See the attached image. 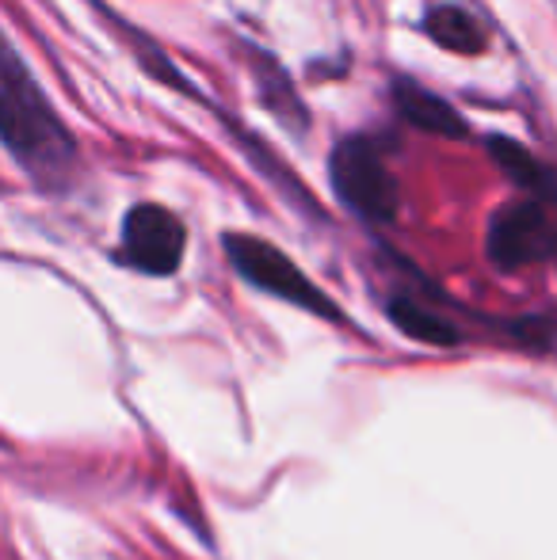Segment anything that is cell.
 <instances>
[{"mask_svg":"<svg viewBox=\"0 0 557 560\" xmlns=\"http://www.w3.org/2000/svg\"><path fill=\"white\" fill-rule=\"evenodd\" d=\"M423 31H428V38L436 46H443V50H451V54H466V58H477V54H485V46H489L485 23L477 20L469 8L451 4V0L431 4L428 12H423Z\"/></svg>","mask_w":557,"mask_h":560,"instance_id":"obj_9","label":"cell"},{"mask_svg":"<svg viewBox=\"0 0 557 560\" xmlns=\"http://www.w3.org/2000/svg\"><path fill=\"white\" fill-rule=\"evenodd\" d=\"M390 100H394V112L402 122L417 126V130L431 133V138L459 141L469 133V126H466V118L459 115V107L446 104V100L436 96V92L420 89V84L409 81V77H397V81L390 84Z\"/></svg>","mask_w":557,"mask_h":560,"instance_id":"obj_6","label":"cell"},{"mask_svg":"<svg viewBox=\"0 0 557 560\" xmlns=\"http://www.w3.org/2000/svg\"><path fill=\"white\" fill-rule=\"evenodd\" d=\"M485 256L497 271H523L557 259V207L523 195L492 210L485 225Z\"/></svg>","mask_w":557,"mask_h":560,"instance_id":"obj_4","label":"cell"},{"mask_svg":"<svg viewBox=\"0 0 557 560\" xmlns=\"http://www.w3.org/2000/svg\"><path fill=\"white\" fill-rule=\"evenodd\" d=\"M245 61L248 69H253L256 77V89H260V100L268 104V112L279 115V122L287 126L290 133H305L310 130V112H305V104L298 100L294 84H290V77L282 73L279 61H271L264 50H253V46H245Z\"/></svg>","mask_w":557,"mask_h":560,"instance_id":"obj_8","label":"cell"},{"mask_svg":"<svg viewBox=\"0 0 557 560\" xmlns=\"http://www.w3.org/2000/svg\"><path fill=\"white\" fill-rule=\"evenodd\" d=\"M225 256H230L233 271L248 282V287L264 290V294L290 302L305 313H317L325 320H340V305L310 279L298 271V264L276 244H268L256 233H225Z\"/></svg>","mask_w":557,"mask_h":560,"instance_id":"obj_3","label":"cell"},{"mask_svg":"<svg viewBox=\"0 0 557 560\" xmlns=\"http://www.w3.org/2000/svg\"><path fill=\"white\" fill-rule=\"evenodd\" d=\"M485 149H489V156L500 164V172H504L527 199H543V202H550V207H557L554 164H546L538 153H531L527 145H520L515 138H504V133H492V138L485 141Z\"/></svg>","mask_w":557,"mask_h":560,"instance_id":"obj_7","label":"cell"},{"mask_svg":"<svg viewBox=\"0 0 557 560\" xmlns=\"http://www.w3.org/2000/svg\"><path fill=\"white\" fill-rule=\"evenodd\" d=\"M554 264H557V259H554Z\"/></svg>","mask_w":557,"mask_h":560,"instance_id":"obj_11","label":"cell"},{"mask_svg":"<svg viewBox=\"0 0 557 560\" xmlns=\"http://www.w3.org/2000/svg\"><path fill=\"white\" fill-rule=\"evenodd\" d=\"M328 179L344 207L371 225L397 222L402 187L386 164V145L379 133H348L328 153Z\"/></svg>","mask_w":557,"mask_h":560,"instance_id":"obj_2","label":"cell"},{"mask_svg":"<svg viewBox=\"0 0 557 560\" xmlns=\"http://www.w3.org/2000/svg\"><path fill=\"white\" fill-rule=\"evenodd\" d=\"M0 141L38 191H66L81 172V145L73 130L54 112L15 46L4 50L0 69Z\"/></svg>","mask_w":557,"mask_h":560,"instance_id":"obj_1","label":"cell"},{"mask_svg":"<svg viewBox=\"0 0 557 560\" xmlns=\"http://www.w3.org/2000/svg\"><path fill=\"white\" fill-rule=\"evenodd\" d=\"M386 313H390V320H394V325L402 328L405 336L420 339V343L454 347L462 339V328L454 325L446 313H439L436 305H428L417 294H405V290H397V294L390 298Z\"/></svg>","mask_w":557,"mask_h":560,"instance_id":"obj_10","label":"cell"},{"mask_svg":"<svg viewBox=\"0 0 557 560\" xmlns=\"http://www.w3.org/2000/svg\"><path fill=\"white\" fill-rule=\"evenodd\" d=\"M187 248V229L172 214L169 207L156 202H138L123 218V241H119V259L130 271L141 275H176V267L184 264Z\"/></svg>","mask_w":557,"mask_h":560,"instance_id":"obj_5","label":"cell"}]
</instances>
